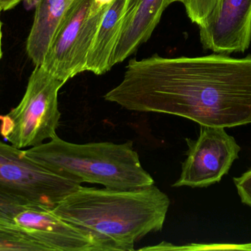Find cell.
Returning a JSON list of instances; mask_svg holds the SVG:
<instances>
[{"mask_svg": "<svg viewBox=\"0 0 251 251\" xmlns=\"http://www.w3.org/2000/svg\"><path fill=\"white\" fill-rule=\"evenodd\" d=\"M137 112L187 118L203 126L251 123V55L165 57L139 60L131 81Z\"/></svg>", "mask_w": 251, "mask_h": 251, "instance_id": "obj_1", "label": "cell"}, {"mask_svg": "<svg viewBox=\"0 0 251 251\" xmlns=\"http://www.w3.org/2000/svg\"><path fill=\"white\" fill-rule=\"evenodd\" d=\"M170 205L154 184L131 190L82 187L51 212L92 234L107 251H131L148 234L162 231Z\"/></svg>", "mask_w": 251, "mask_h": 251, "instance_id": "obj_2", "label": "cell"}, {"mask_svg": "<svg viewBox=\"0 0 251 251\" xmlns=\"http://www.w3.org/2000/svg\"><path fill=\"white\" fill-rule=\"evenodd\" d=\"M24 152L49 170L81 184L131 190L150 187L155 183L142 166L131 141L123 144L109 141L75 144L57 135L48 142Z\"/></svg>", "mask_w": 251, "mask_h": 251, "instance_id": "obj_3", "label": "cell"}, {"mask_svg": "<svg viewBox=\"0 0 251 251\" xmlns=\"http://www.w3.org/2000/svg\"><path fill=\"white\" fill-rule=\"evenodd\" d=\"M66 83L35 66L25 95L9 113L0 115V135L19 149L32 147L57 136L61 116L58 92Z\"/></svg>", "mask_w": 251, "mask_h": 251, "instance_id": "obj_4", "label": "cell"}, {"mask_svg": "<svg viewBox=\"0 0 251 251\" xmlns=\"http://www.w3.org/2000/svg\"><path fill=\"white\" fill-rule=\"evenodd\" d=\"M82 184L38 165L0 140V196L26 209L52 211Z\"/></svg>", "mask_w": 251, "mask_h": 251, "instance_id": "obj_5", "label": "cell"}, {"mask_svg": "<svg viewBox=\"0 0 251 251\" xmlns=\"http://www.w3.org/2000/svg\"><path fill=\"white\" fill-rule=\"evenodd\" d=\"M110 6L100 5L94 0H75L60 22L41 66L65 83L85 72L88 52Z\"/></svg>", "mask_w": 251, "mask_h": 251, "instance_id": "obj_6", "label": "cell"}, {"mask_svg": "<svg viewBox=\"0 0 251 251\" xmlns=\"http://www.w3.org/2000/svg\"><path fill=\"white\" fill-rule=\"evenodd\" d=\"M188 150L179 178L173 187H207L226 175L241 147L224 128L201 125L196 140L186 139Z\"/></svg>", "mask_w": 251, "mask_h": 251, "instance_id": "obj_7", "label": "cell"}, {"mask_svg": "<svg viewBox=\"0 0 251 251\" xmlns=\"http://www.w3.org/2000/svg\"><path fill=\"white\" fill-rule=\"evenodd\" d=\"M199 27L206 50L220 54L244 53L251 41V0H218Z\"/></svg>", "mask_w": 251, "mask_h": 251, "instance_id": "obj_8", "label": "cell"}, {"mask_svg": "<svg viewBox=\"0 0 251 251\" xmlns=\"http://www.w3.org/2000/svg\"><path fill=\"white\" fill-rule=\"evenodd\" d=\"M14 222L47 251H107L92 234L60 219L51 211L26 209L16 215Z\"/></svg>", "mask_w": 251, "mask_h": 251, "instance_id": "obj_9", "label": "cell"}, {"mask_svg": "<svg viewBox=\"0 0 251 251\" xmlns=\"http://www.w3.org/2000/svg\"><path fill=\"white\" fill-rule=\"evenodd\" d=\"M165 0H128L111 67L125 61L151 36L165 11Z\"/></svg>", "mask_w": 251, "mask_h": 251, "instance_id": "obj_10", "label": "cell"}, {"mask_svg": "<svg viewBox=\"0 0 251 251\" xmlns=\"http://www.w3.org/2000/svg\"><path fill=\"white\" fill-rule=\"evenodd\" d=\"M128 0H115L106 11L87 56L85 72L101 75L112 69V57L119 42Z\"/></svg>", "mask_w": 251, "mask_h": 251, "instance_id": "obj_11", "label": "cell"}, {"mask_svg": "<svg viewBox=\"0 0 251 251\" xmlns=\"http://www.w3.org/2000/svg\"><path fill=\"white\" fill-rule=\"evenodd\" d=\"M74 1L34 0L35 16L26 49L35 66L42 64L54 33Z\"/></svg>", "mask_w": 251, "mask_h": 251, "instance_id": "obj_12", "label": "cell"}, {"mask_svg": "<svg viewBox=\"0 0 251 251\" xmlns=\"http://www.w3.org/2000/svg\"><path fill=\"white\" fill-rule=\"evenodd\" d=\"M0 251H47L29 231L5 223H0Z\"/></svg>", "mask_w": 251, "mask_h": 251, "instance_id": "obj_13", "label": "cell"}, {"mask_svg": "<svg viewBox=\"0 0 251 251\" xmlns=\"http://www.w3.org/2000/svg\"><path fill=\"white\" fill-rule=\"evenodd\" d=\"M218 0H187L184 3L189 19L199 25L213 10Z\"/></svg>", "mask_w": 251, "mask_h": 251, "instance_id": "obj_14", "label": "cell"}, {"mask_svg": "<svg viewBox=\"0 0 251 251\" xmlns=\"http://www.w3.org/2000/svg\"><path fill=\"white\" fill-rule=\"evenodd\" d=\"M26 209L0 196V223L16 224L14 222L16 215Z\"/></svg>", "mask_w": 251, "mask_h": 251, "instance_id": "obj_15", "label": "cell"}, {"mask_svg": "<svg viewBox=\"0 0 251 251\" xmlns=\"http://www.w3.org/2000/svg\"><path fill=\"white\" fill-rule=\"evenodd\" d=\"M234 181L242 202L251 207V168Z\"/></svg>", "mask_w": 251, "mask_h": 251, "instance_id": "obj_16", "label": "cell"}, {"mask_svg": "<svg viewBox=\"0 0 251 251\" xmlns=\"http://www.w3.org/2000/svg\"><path fill=\"white\" fill-rule=\"evenodd\" d=\"M195 250H244L251 251V243L247 245H204Z\"/></svg>", "mask_w": 251, "mask_h": 251, "instance_id": "obj_17", "label": "cell"}, {"mask_svg": "<svg viewBox=\"0 0 251 251\" xmlns=\"http://www.w3.org/2000/svg\"><path fill=\"white\" fill-rule=\"evenodd\" d=\"M22 1H25L27 7L33 6L34 0H0V11L10 10Z\"/></svg>", "mask_w": 251, "mask_h": 251, "instance_id": "obj_18", "label": "cell"}, {"mask_svg": "<svg viewBox=\"0 0 251 251\" xmlns=\"http://www.w3.org/2000/svg\"><path fill=\"white\" fill-rule=\"evenodd\" d=\"M94 1L101 6H110L115 0H94Z\"/></svg>", "mask_w": 251, "mask_h": 251, "instance_id": "obj_19", "label": "cell"}, {"mask_svg": "<svg viewBox=\"0 0 251 251\" xmlns=\"http://www.w3.org/2000/svg\"><path fill=\"white\" fill-rule=\"evenodd\" d=\"M187 0H165V8L169 7L172 3L176 2V1H179V2L183 3L184 4Z\"/></svg>", "mask_w": 251, "mask_h": 251, "instance_id": "obj_20", "label": "cell"}, {"mask_svg": "<svg viewBox=\"0 0 251 251\" xmlns=\"http://www.w3.org/2000/svg\"><path fill=\"white\" fill-rule=\"evenodd\" d=\"M1 12V11H0ZM1 57V22L0 20V60Z\"/></svg>", "mask_w": 251, "mask_h": 251, "instance_id": "obj_21", "label": "cell"}]
</instances>
